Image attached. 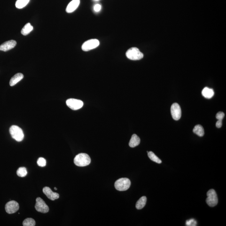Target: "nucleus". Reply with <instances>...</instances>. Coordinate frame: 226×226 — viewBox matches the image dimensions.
<instances>
[{
    "mask_svg": "<svg viewBox=\"0 0 226 226\" xmlns=\"http://www.w3.org/2000/svg\"><path fill=\"white\" fill-rule=\"evenodd\" d=\"M91 159L86 153H80L77 155L74 159L75 164L79 167H85L90 164Z\"/></svg>",
    "mask_w": 226,
    "mask_h": 226,
    "instance_id": "nucleus-1",
    "label": "nucleus"
},
{
    "mask_svg": "<svg viewBox=\"0 0 226 226\" xmlns=\"http://www.w3.org/2000/svg\"><path fill=\"white\" fill-rule=\"evenodd\" d=\"M10 132L13 138L17 142L22 141L24 138L23 132L21 128L16 125L11 126L10 128Z\"/></svg>",
    "mask_w": 226,
    "mask_h": 226,
    "instance_id": "nucleus-2",
    "label": "nucleus"
},
{
    "mask_svg": "<svg viewBox=\"0 0 226 226\" xmlns=\"http://www.w3.org/2000/svg\"><path fill=\"white\" fill-rule=\"evenodd\" d=\"M126 55L128 59L132 60H140L144 57L143 53L136 48H132L128 49L126 52Z\"/></svg>",
    "mask_w": 226,
    "mask_h": 226,
    "instance_id": "nucleus-3",
    "label": "nucleus"
},
{
    "mask_svg": "<svg viewBox=\"0 0 226 226\" xmlns=\"http://www.w3.org/2000/svg\"><path fill=\"white\" fill-rule=\"evenodd\" d=\"M131 181L127 178H121L116 181L114 186L119 191H125L128 190L131 186Z\"/></svg>",
    "mask_w": 226,
    "mask_h": 226,
    "instance_id": "nucleus-4",
    "label": "nucleus"
},
{
    "mask_svg": "<svg viewBox=\"0 0 226 226\" xmlns=\"http://www.w3.org/2000/svg\"><path fill=\"white\" fill-rule=\"evenodd\" d=\"M207 198L206 199V203L210 207H214L217 205L218 199L215 190L210 189L207 193Z\"/></svg>",
    "mask_w": 226,
    "mask_h": 226,
    "instance_id": "nucleus-5",
    "label": "nucleus"
},
{
    "mask_svg": "<svg viewBox=\"0 0 226 226\" xmlns=\"http://www.w3.org/2000/svg\"><path fill=\"white\" fill-rule=\"evenodd\" d=\"M100 44L99 41L96 39H91L86 41L82 44V50L84 51H88L98 47Z\"/></svg>",
    "mask_w": 226,
    "mask_h": 226,
    "instance_id": "nucleus-6",
    "label": "nucleus"
},
{
    "mask_svg": "<svg viewBox=\"0 0 226 226\" xmlns=\"http://www.w3.org/2000/svg\"><path fill=\"white\" fill-rule=\"evenodd\" d=\"M36 201L35 208L37 212L42 213H46L49 212V207L42 198L38 197L36 198Z\"/></svg>",
    "mask_w": 226,
    "mask_h": 226,
    "instance_id": "nucleus-7",
    "label": "nucleus"
},
{
    "mask_svg": "<svg viewBox=\"0 0 226 226\" xmlns=\"http://www.w3.org/2000/svg\"><path fill=\"white\" fill-rule=\"evenodd\" d=\"M66 104L68 107L73 110L79 109L82 107L83 102L80 100L70 98L66 101Z\"/></svg>",
    "mask_w": 226,
    "mask_h": 226,
    "instance_id": "nucleus-8",
    "label": "nucleus"
},
{
    "mask_svg": "<svg viewBox=\"0 0 226 226\" xmlns=\"http://www.w3.org/2000/svg\"><path fill=\"white\" fill-rule=\"evenodd\" d=\"M172 117L175 120H179L181 117V110L179 105L175 103L172 104L170 108Z\"/></svg>",
    "mask_w": 226,
    "mask_h": 226,
    "instance_id": "nucleus-9",
    "label": "nucleus"
},
{
    "mask_svg": "<svg viewBox=\"0 0 226 226\" xmlns=\"http://www.w3.org/2000/svg\"><path fill=\"white\" fill-rule=\"evenodd\" d=\"M19 204L15 201L8 202L5 205L6 211L8 214H12L19 210Z\"/></svg>",
    "mask_w": 226,
    "mask_h": 226,
    "instance_id": "nucleus-10",
    "label": "nucleus"
},
{
    "mask_svg": "<svg viewBox=\"0 0 226 226\" xmlns=\"http://www.w3.org/2000/svg\"><path fill=\"white\" fill-rule=\"evenodd\" d=\"M43 192L51 200L54 201L59 198V194L53 192L50 188L48 187H45L43 188Z\"/></svg>",
    "mask_w": 226,
    "mask_h": 226,
    "instance_id": "nucleus-11",
    "label": "nucleus"
},
{
    "mask_svg": "<svg viewBox=\"0 0 226 226\" xmlns=\"http://www.w3.org/2000/svg\"><path fill=\"white\" fill-rule=\"evenodd\" d=\"M17 45V42L13 40L6 41L0 45V50L6 52L11 50Z\"/></svg>",
    "mask_w": 226,
    "mask_h": 226,
    "instance_id": "nucleus-12",
    "label": "nucleus"
},
{
    "mask_svg": "<svg viewBox=\"0 0 226 226\" xmlns=\"http://www.w3.org/2000/svg\"><path fill=\"white\" fill-rule=\"evenodd\" d=\"M80 3V0H73L69 3L66 8V12L68 13L73 12L79 7Z\"/></svg>",
    "mask_w": 226,
    "mask_h": 226,
    "instance_id": "nucleus-13",
    "label": "nucleus"
},
{
    "mask_svg": "<svg viewBox=\"0 0 226 226\" xmlns=\"http://www.w3.org/2000/svg\"><path fill=\"white\" fill-rule=\"evenodd\" d=\"M24 78L23 74L21 73H18L15 75L11 79L10 81V85L11 86L15 85L19 81H21Z\"/></svg>",
    "mask_w": 226,
    "mask_h": 226,
    "instance_id": "nucleus-14",
    "label": "nucleus"
},
{
    "mask_svg": "<svg viewBox=\"0 0 226 226\" xmlns=\"http://www.w3.org/2000/svg\"><path fill=\"white\" fill-rule=\"evenodd\" d=\"M140 143V139L136 134H134L132 136L129 143V146L131 147H135L137 146Z\"/></svg>",
    "mask_w": 226,
    "mask_h": 226,
    "instance_id": "nucleus-15",
    "label": "nucleus"
},
{
    "mask_svg": "<svg viewBox=\"0 0 226 226\" xmlns=\"http://www.w3.org/2000/svg\"><path fill=\"white\" fill-rule=\"evenodd\" d=\"M214 93L213 89L205 87L202 91V95L205 98L210 99L214 96Z\"/></svg>",
    "mask_w": 226,
    "mask_h": 226,
    "instance_id": "nucleus-16",
    "label": "nucleus"
},
{
    "mask_svg": "<svg viewBox=\"0 0 226 226\" xmlns=\"http://www.w3.org/2000/svg\"><path fill=\"white\" fill-rule=\"evenodd\" d=\"M193 132L199 136H203L205 135V130L204 128L202 126L199 124L195 126L193 129Z\"/></svg>",
    "mask_w": 226,
    "mask_h": 226,
    "instance_id": "nucleus-17",
    "label": "nucleus"
},
{
    "mask_svg": "<svg viewBox=\"0 0 226 226\" xmlns=\"http://www.w3.org/2000/svg\"><path fill=\"white\" fill-rule=\"evenodd\" d=\"M147 202V198L145 196L141 197L136 203V207L137 209H141L145 206Z\"/></svg>",
    "mask_w": 226,
    "mask_h": 226,
    "instance_id": "nucleus-18",
    "label": "nucleus"
},
{
    "mask_svg": "<svg viewBox=\"0 0 226 226\" xmlns=\"http://www.w3.org/2000/svg\"><path fill=\"white\" fill-rule=\"evenodd\" d=\"M33 26L31 25L29 23L26 24L22 29L21 31V34L26 36L27 34H29L33 30Z\"/></svg>",
    "mask_w": 226,
    "mask_h": 226,
    "instance_id": "nucleus-19",
    "label": "nucleus"
},
{
    "mask_svg": "<svg viewBox=\"0 0 226 226\" xmlns=\"http://www.w3.org/2000/svg\"><path fill=\"white\" fill-rule=\"evenodd\" d=\"M30 0H17L16 3V7L18 9H22L26 6Z\"/></svg>",
    "mask_w": 226,
    "mask_h": 226,
    "instance_id": "nucleus-20",
    "label": "nucleus"
},
{
    "mask_svg": "<svg viewBox=\"0 0 226 226\" xmlns=\"http://www.w3.org/2000/svg\"><path fill=\"white\" fill-rule=\"evenodd\" d=\"M147 153L148 156L149 158L151 160L157 163H161L162 161L161 159H159L153 152L150 151V152H147Z\"/></svg>",
    "mask_w": 226,
    "mask_h": 226,
    "instance_id": "nucleus-21",
    "label": "nucleus"
},
{
    "mask_svg": "<svg viewBox=\"0 0 226 226\" xmlns=\"http://www.w3.org/2000/svg\"><path fill=\"white\" fill-rule=\"evenodd\" d=\"M36 225V222L34 219L28 218L25 219L23 222V225L24 226H34Z\"/></svg>",
    "mask_w": 226,
    "mask_h": 226,
    "instance_id": "nucleus-22",
    "label": "nucleus"
},
{
    "mask_svg": "<svg viewBox=\"0 0 226 226\" xmlns=\"http://www.w3.org/2000/svg\"><path fill=\"white\" fill-rule=\"evenodd\" d=\"M17 174L20 177H25L27 174V171L25 167H20L17 170Z\"/></svg>",
    "mask_w": 226,
    "mask_h": 226,
    "instance_id": "nucleus-23",
    "label": "nucleus"
},
{
    "mask_svg": "<svg viewBox=\"0 0 226 226\" xmlns=\"http://www.w3.org/2000/svg\"><path fill=\"white\" fill-rule=\"evenodd\" d=\"M37 165L41 167H44L46 165V160L43 158H40L38 159Z\"/></svg>",
    "mask_w": 226,
    "mask_h": 226,
    "instance_id": "nucleus-24",
    "label": "nucleus"
},
{
    "mask_svg": "<svg viewBox=\"0 0 226 226\" xmlns=\"http://www.w3.org/2000/svg\"><path fill=\"white\" fill-rule=\"evenodd\" d=\"M197 224V221L194 219H191V220H188L186 222V226H196Z\"/></svg>",
    "mask_w": 226,
    "mask_h": 226,
    "instance_id": "nucleus-25",
    "label": "nucleus"
},
{
    "mask_svg": "<svg viewBox=\"0 0 226 226\" xmlns=\"http://www.w3.org/2000/svg\"><path fill=\"white\" fill-rule=\"evenodd\" d=\"M216 117L218 120H222L224 117V113L223 112H218Z\"/></svg>",
    "mask_w": 226,
    "mask_h": 226,
    "instance_id": "nucleus-26",
    "label": "nucleus"
},
{
    "mask_svg": "<svg viewBox=\"0 0 226 226\" xmlns=\"http://www.w3.org/2000/svg\"><path fill=\"white\" fill-rule=\"evenodd\" d=\"M101 10V6L100 4H96L94 7V10L96 12H98Z\"/></svg>",
    "mask_w": 226,
    "mask_h": 226,
    "instance_id": "nucleus-27",
    "label": "nucleus"
},
{
    "mask_svg": "<svg viewBox=\"0 0 226 226\" xmlns=\"http://www.w3.org/2000/svg\"><path fill=\"white\" fill-rule=\"evenodd\" d=\"M222 124V120H218L217 121L216 124V126L217 128H221Z\"/></svg>",
    "mask_w": 226,
    "mask_h": 226,
    "instance_id": "nucleus-28",
    "label": "nucleus"
},
{
    "mask_svg": "<svg viewBox=\"0 0 226 226\" xmlns=\"http://www.w3.org/2000/svg\"><path fill=\"white\" fill-rule=\"evenodd\" d=\"M54 189H55V190H57V189L56 187H55L54 188Z\"/></svg>",
    "mask_w": 226,
    "mask_h": 226,
    "instance_id": "nucleus-29",
    "label": "nucleus"
},
{
    "mask_svg": "<svg viewBox=\"0 0 226 226\" xmlns=\"http://www.w3.org/2000/svg\"><path fill=\"white\" fill-rule=\"evenodd\" d=\"M94 1H99V0H94Z\"/></svg>",
    "mask_w": 226,
    "mask_h": 226,
    "instance_id": "nucleus-30",
    "label": "nucleus"
}]
</instances>
